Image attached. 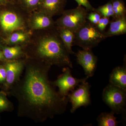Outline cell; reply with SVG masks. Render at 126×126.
<instances>
[{"instance_id":"6da1fadb","label":"cell","mask_w":126,"mask_h":126,"mask_svg":"<svg viewBox=\"0 0 126 126\" xmlns=\"http://www.w3.org/2000/svg\"><path fill=\"white\" fill-rule=\"evenodd\" d=\"M25 61L24 74L8 91L17 100V116L43 122L65 112L68 102L49 80L51 66L36 60Z\"/></svg>"},{"instance_id":"7a4b0ae2","label":"cell","mask_w":126,"mask_h":126,"mask_svg":"<svg viewBox=\"0 0 126 126\" xmlns=\"http://www.w3.org/2000/svg\"><path fill=\"white\" fill-rule=\"evenodd\" d=\"M57 30V29H56ZM50 32L41 38L32 51L35 60L51 65L73 68L68 52L59 35L58 32Z\"/></svg>"},{"instance_id":"3957f363","label":"cell","mask_w":126,"mask_h":126,"mask_svg":"<svg viewBox=\"0 0 126 126\" xmlns=\"http://www.w3.org/2000/svg\"><path fill=\"white\" fill-rule=\"evenodd\" d=\"M106 39L103 33L96 25L87 20L83 26L75 33L73 45L83 49L92 50Z\"/></svg>"},{"instance_id":"277c9868","label":"cell","mask_w":126,"mask_h":126,"mask_svg":"<svg viewBox=\"0 0 126 126\" xmlns=\"http://www.w3.org/2000/svg\"><path fill=\"white\" fill-rule=\"evenodd\" d=\"M88 12L86 8L79 5L74 9L64 10L55 23L56 27L65 28L75 33L86 23Z\"/></svg>"},{"instance_id":"5b68a950","label":"cell","mask_w":126,"mask_h":126,"mask_svg":"<svg viewBox=\"0 0 126 126\" xmlns=\"http://www.w3.org/2000/svg\"><path fill=\"white\" fill-rule=\"evenodd\" d=\"M102 99L114 113L126 114V91L109 84L104 89Z\"/></svg>"},{"instance_id":"8992f818","label":"cell","mask_w":126,"mask_h":126,"mask_svg":"<svg viewBox=\"0 0 126 126\" xmlns=\"http://www.w3.org/2000/svg\"><path fill=\"white\" fill-rule=\"evenodd\" d=\"M63 73L54 82H51L54 87H58V92L61 96L67 97L68 94L74 90L75 88L82 83L87 81L89 78L87 77L83 79L75 78L71 74L69 67H67L63 69Z\"/></svg>"},{"instance_id":"52a82bcc","label":"cell","mask_w":126,"mask_h":126,"mask_svg":"<svg viewBox=\"0 0 126 126\" xmlns=\"http://www.w3.org/2000/svg\"><path fill=\"white\" fill-rule=\"evenodd\" d=\"M78 86V87L71 91L67 96L68 101L72 104L70 111L72 113L79 108L82 106L86 107L91 104L90 84L86 81Z\"/></svg>"},{"instance_id":"ba28073f","label":"cell","mask_w":126,"mask_h":126,"mask_svg":"<svg viewBox=\"0 0 126 126\" xmlns=\"http://www.w3.org/2000/svg\"><path fill=\"white\" fill-rule=\"evenodd\" d=\"M4 62L6 71V79L2 86L3 89L8 92L20 79L24 69L25 61L18 59L6 60Z\"/></svg>"},{"instance_id":"9c48e42d","label":"cell","mask_w":126,"mask_h":126,"mask_svg":"<svg viewBox=\"0 0 126 126\" xmlns=\"http://www.w3.org/2000/svg\"><path fill=\"white\" fill-rule=\"evenodd\" d=\"M0 25L3 31L11 33L22 29L24 23L22 18L15 12L5 11L0 15Z\"/></svg>"},{"instance_id":"30bf717a","label":"cell","mask_w":126,"mask_h":126,"mask_svg":"<svg viewBox=\"0 0 126 126\" xmlns=\"http://www.w3.org/2000/svg\"><path fill=\"white\" fill-rule=\"evenodd\" d=\"M77 63L84 70L85 75L89 78L93 76L96 68L98 59L91 50H79L76 54Z\"/></svg>"},{"instance_id":"8fae6325","label":"cell","mask_w":126,"mask_h":126,"mask_svg":"<svg viewBox=\"0 0 126 126\" xmlns=\"http://www.w3.org/2000/svg\"><path fill=\"white\" fill-rule=\"evenodd\" d=\"M66 0H40L39 11L52 17L61 14L64 11Z\"/></svg>"},{"instance_id":"7c38bea8","label":"cell","mask_w":126,"mask_h":126,"mask_svg":"<svg viewBox=\"0 0 126 126\" xmlns=\"http://www.w3.org/2000/svg\"><path fill=\"white\" fill-rule=\"evenodd\" d=\"M30 23L32 29L36 30L52 29L55 24L52 17L40 11L33 14Z\"/></svg>"},{"instance_id":"4fadbf2b","label":"cell","mask_w":126,"mask_h":126,"mask_svg":"<svg viewBox=\"0 0 126 126\" xmlns=\"http://www.w3.org/2000/svg\"><path fill=\"white\" fill-rule=\"evenodd\" d=\"M109 82L111 85L118 87L126 91V62L122 66L116 67L110 75Z\"/></svg>"},{"instance_id":"5bb4252c","label":"cell","mask_w":126,"mask_h":126,"mask_svg":"<svg viewBox=\"0 0 126 126\" xmlns=\"http://www.w3.org/2000/svg\"><path fill=\"white\" fill-rule=\"evenodd\" d=\"M108 30L103 33L106 38L126 33V16L113 19Z\"/></svg>"},{"instance_id":"9a60e30c","label":"cell","mask_w":126,"mask_h":126,"mask_svg":"<svg viewBox=\"0 0 126 126\" xmlns=\"http://www.w3.org/2000/svg\"><path fill=\"white\" fill-rule=\"evenodd\" d=\"M59 35L64 45L69 54H75L72 50L75 37V33L72 31L65 29L56 27Z\"/></svg>"},{"instance_id":"2e32d148","label":"cell","mask_w":126,"mask_h":126,"mask_svg":"<svg viewBox=\"0 0 126 126\" xmlns=\"http://www.w3.org/2000/svg\"><path fill=\"white\" fill-rule=\"evenodd\" d=\"M1 50L6 60L18 59L24 55L22 48L18 45L2 47Z\"/></svg>"},{"instance_id":"e0dca14e","label":"cell","mask_w":126,"mask_h":126,"mask_svg":"<svg viewBox=\"0 0 126 126\" xmlns=\"http://www.w3.org/2000/svg\"><path fill=\"white\" fill-rule=\"evenodd\" d=\"M112 111L110 112H103L97 118L98 126H116L118 122Z\"/></svg>"},{"instance_id":"ac0fdd59","label":"cell","mask_w":126,"mask_h":126,"mask_svg":"<svg viewBox=\"0 0 126 126\" xmlns=\"http://www.w3.org/2000/svg\"><path fill=\"white\" fill-rule=\"evenodd\" d=\"M29 38L28 34L21 31L14 32L11 33L6 40V43L11 46L17 45L26 42Z\"/></svg>"},{"instance_id":"d6986e66","label":"cell","mask_w":126,"mask_h":126,"mask_svg":"<svg viewBox=\"0 0 126 126\" xmlns=\"http://www.w3.org/2000/svg\"><path fill=\"white\" fill-rule=\"evenodd\" d=\"M114 12L113 19L123 17L126 16V8L123 0H111Z\"/></svg>"},{"instance_id":"ffe728a7","label":"cell","mask_w":126,"mask_h":126,"mask_svg":"<svg viewBox=\"0 0 126 126\" xmlns=\"http://www.w3.org/2000/svg\"><path fill=\"white\" fill-rule=\"evenodd\" d=\"M14 110V106L7 97L4 91L0 92V113L11 112Z\"/></svg>"},{"instance_id":"44dd1931","label":"cell","mask_w":126,"mask_h":126,"mask_svg":"<svg viewBox=\"0 0 126 126\" xmlns=\"http://www.w3.org/2000/svg\"><path fill=\"white\" fill-rule=\"evenodd\" d=\"M95 11L99 13L102 17H113L114 12L112 9L111 0H110L108 2L99 6L97 9H95Z\"/></svg>"},{"instance_id":"7402d4cb","label":"cell","mask_w":126,"mask_h":126,"mask_svg":"<svg viewBox=\"0 0 126 126\" xmlns=\"http://www.w3.org/2000/svg\"><path fill=\"white\" fill-rule=\"evenodd\" d=\"M89 12H88L87 15V20L88 21L93 24L96 25L101 18V16L95 11Z\"/></svg>"},{"instance_id":"603a6c76","label":"cell","mask_w":126,"mask_h":126,"mask_svg":"<svg viewBox=\"0 0 126 126\" xmlns=\"http://www.w3.org/2000/svg\"><path fill=\"white\" fill-rule=\"evenodd\" d=\"M110 19L108 17H101L99 22L96 25L97 29L102 33L104 32L106 27L110 23Z\"/></svg>"},{"instance_id":"cb8c5ba5","label":"cell","mask_w":126,"mask_h":126,"mask_svg":"<svg viewBox=\"0 0 126 126\" xmlns=\"http://www.w3.org/2000/svg\"><path fill=\"white\" fill-rule=\"evenodd\" d=\"M23 5L29 9L38 8L40 0H21Z\"/></svg>"},{"instance_id":"d4e9b609","label":"cell","mask_w":126,"mask_h":126,"mask_svg":"<svg viewBox=\"0 0 126 126\" xmlns=\"http://www.w3.org/2000/svg\"><path fill=\"white\" fill-rule=\"evenodd\" d=\"M78 3V5L81 6L86 8L89 12L94 11V8L89 2V0H75Z\"/></svg>"},{"instance_id":"484cf974","label":"cell","mask_w":126,"mask_h":126,"mask_svg":"<svg viewBox=\"0 0 126 126\" xmlns=\"http://www.w3.org/2000/svg\"><path fill=\"white\" fill-rule=\"evenodd\" d=\"M6 79V71L4 64H0V85L2 86L5 82Z\"/></svg>"},{"instance_id":"4316f807","label":"cell","mask_w":126,"mask_h":126,"mask_svg":"<svg viewBox=\"0 0 126 126\" xmlns=\"http://www.w3.org/2000/svg\"><path fill=\"white\" fill-rule=\"evenodd\" d=\"M6 59H5L4 55H3V53L1 50L0 49V61H6Z\"/></svg>"},{"instance_id":"83f0119b","label":"cell","mask_w":126,"mask_h":126,"mask_svg":"<svg viewBox=\"0 0 126 126\" xmlns=\"http://www.w3.org/2000/svg\"><path fill=\"white\" fill-rule=\"evenodd\" d=\"M10 0H0V5L6 4Z\"/></svg>"}]
</instances>
